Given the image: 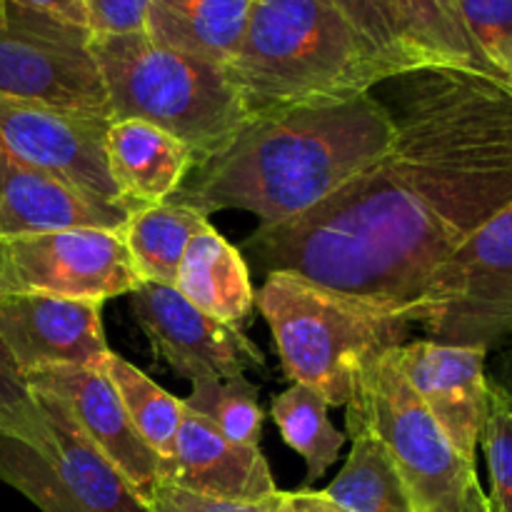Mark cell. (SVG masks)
<instances>
[{
	"label": "cell",
	"mask_w": 512,
	"mask_h": 512,
	"mask_svg": "<svg viewBox=\"0 0 512 512\" xmlns=\"http://www.w3.org/2000/svg\"><path fill=\"white\" fill-rule=\"evenodd\" d=\"M173 288L200 313L240 330L255 308V288L243 250L230 245L213 225H205L190 240Z\"/></svg>",
	"instance_id": "obj_19"
},
{
	"label": "cell",
	"mask_w": 512,
	"mask_h": 512,
	"mask_svg": "<svg viewBox=\"0 0 512 512\" xmlns=\"http://www.w3.org/2000/svg\"><path fill=\"white\" fill-rule=\"evenodd\" d=\"M333 5L395 73L430 68L410 43L395 0H333Z\"/></svg>",
	"instance_id": "obj_27"
},
{
	"label": "cell",
	"mask_w": 512,
	"mask_h": 512,
	"mask_svg": "<svg viewBox=\"0 0 512 512\" xmlns=\"http://www.w3.org/2000/svg\"><path fill=\"white\" fill-rule=\"evenodd\" d=\"M0 435L23 440L35 450H45L50 445V428L43 410L3 340H0Z\"/></svg>",
	"instance_id": "obj_29"
},
{
	"label": "cell",
	"mask_w": 512,
	"mask_h": 512,
	"mask_svg": "<svg viewBox=\"0 0 512 512\" xmlns=\"http://www.w3.org/2000/svg\"><path fill=\"white\" fill-rule=\"evenodd\" d=\"M428 340L498 348L512 335V203L475 230L425 285L410 313Z\"/></svg>",
	"instance_id": "obj_7"
},
{
	"label": "cell",
	"mask_w": 512,
	"mask_h": 512,
	"mask_svg": "<svg viewBox=\"0 0 512 512\" xmlns=\"http://www.w3.org/2000/svg\"><path fill=\"white\" fill-rule=\"evenodd\" d=\"M33 395L50 428V445L35 450L0 435V480L40 512H148L68 408L48 393Z\"/></svg>",
	"instance_id": "obj_9"
},
{
	"label": "cell",
	"mask_w": 512,
	"mask_h": 512,
	"mask_svg": "<svg viewBox=\"0 0 512 512\" xmlns=\"http://www.w3.org/2000/svg\"><path fill=\"white\" fill-rule=\"evenodd\" d=\"M348 438H353V450L323 493L348 512H415L383 443L370 433H353Z\"/></svg>",
	"instance_id": "obj_22"
},
{
	"label": "cell",
	"mask_w": 512,
	"mask_h": 512,
	"mask_svg": "<svg viewBox=\"0 0 512 512\" xmlns=\"http://www.w3.org/2000/svg\"><path fill=\"white\" fill-rule=\"evenodd\" d=\"M395 123L370 93L255 115L225 148L195 165L170 200L210 218L248 210L260 228L298 220L393 145Z\"/></svg>",
	"instance_id": "obj_2"
},
{
	"label": "cell",
	"mask_w": 512,
	"mask_h": 512,
	"mask_svg": "<svg viewBox=\"0 0 512 512\" xmlns=\"http://www.w3.org/2000/svg\"><path fill=\"white\" fill-rule=\"evenodd\" d=\"M395 5L410 43L425 63L475 70L503 80L470 38L460 0H395Z\"/></svg>",
	"instance_id": "obj_24"
},
{
	"label": "cell",
	"mask_w": 512,
	"mask_h": 512,
	"mask_svg": "<svg viewBox=\"0 0 512 512\" xmlns=\"http://www.w3.org/2000/svg\"><path fill=\"white\" fill-rule=\"evenodd\" d=\"M433 512H493V510H490V500H488V495H485V498L475 500V503L465 505V508H460V510H433Z\"/></svg>",
	"instance_id": "obj_36"
},
{
	"label": "cell",
	"mask_w": 512,
	"mask_h": 512,
	"mask_svg": "<svg viewBox=\"0 0 512 512\" xmlns=\"http://www.w3.org/2000/svg\"><path fill=\"white\" fill-rule=\"evenodd\" d=\"M285 512H348V510H343L338 503H333L323 490L303 488V490H295V493H288Z\"/></svg>",
	"instance_id": "obj_34"
},
{
	"label": "cell",
	"mask_w": 512,
	"mask_h": 512,
	"mask_svg": "<svg viewBox=\"0 0 512 512\" xmlns=\"http://www.w3.org/2000/svg\"><path fill=\"white\" fill-rule=\"evenodd\" d=\"M13 3L25 5V8H33L38 10V13L53 15V18L65 20V23L88 28V10H85V0H13Z\"/></svg>",
	"instance_id": "obj_33"
},
{
	"label": "cell",
	"mask_w": 512,
	"mask_h": 512,
	"mask_svg": "<svg viewBox=\"0 0 512 512\" xmlns=\"http://www.w3.org/2000/svg\"><path fill=\"white\" fill-rule=\"evenodd\" d=\"M103 373L118 390L140 438L158 458L160 480H165L173 470L175 445H178V430L183 420V400L160 388L153 378H148L143 370L130 365L118 353H110Z\"/></svg>",
	"instance_id": "obj_23"
},
{
	"label": "cell",
	"mask_w": 512,
	"mask_h": 512,
	"mask_svg": "<svg viewBox=\"0 0 512 512\" xmlns=\"http://www.w3.org/2000/svg\"><path fill=\"white\" fill-rule=\"evenodd\" d=\"M460 13L473 43L505 80L512 55V0H460Z\"/></svg>",
	"instance_id": "obj_30"
},
{
	"label": "cell",
	"mask_w": 512,
	"mask_h": 512,
	"mask_svg": "<svg viewBox=\"0 0 512 512\" xmlns=\"http://www.w3.org/2000/svg\"><path fill=\"white\" fill-rule=\"evenodd\" d=\"M328 408L318 390L300 383H293L270 403V418L278 425L285 445L305 460L308 485L333 468L348 440V435L330 423Z\"/></svg>",
	"instance_id": "obj_25"
},
{
	"label": "cell",
	"mask_w": 512,
	"mask_h": 512,
	"mask_svg": "<svg viewBox=\"0 0 512 512\" xmlns=\"http://www.w3.org/2000/svg\"><path fill=\"white\" fill-rule=\"evenodd\" d=\"M88 28L95 38L103 35L145 33L150 0H85Z\"/></svg>",
	"instance_id": "obj_32"
},
{
	"label": "cell",
	"mask_w": 512,
	"mask_h": 512,
	"mask_svg": "<svg viewBox=\"0 0 512 512\" xmlns=\"http://www.w3.org/2000/svg\"><path fill=\"white\" fill-rule=\"evenodd\" d=\"M395 350V348H393ZM393 350L363 370L348 408V435L370 433L398 468L415 512L460 510L485 498L475 463L450 445L400 373Z\"/></svg>",
	"instance_id": "obj_6"
},
{
	"label": "cell",
	"mask_w": 512,
	"mask_h": 512,
	"mask_svg": "<svg viewBox=\"0 0 512 512\" xmlns=\"http://www.w3.org/2000/svg\"><path fill=\"white\" fill-rule=\"evenodd\" d=\"M0 95L113 118L93 33L13 0L0 10Z\"/></svg>",
	"instance_id": "obj_8"
},
{
	"label": "cell",
	"mask_w": 512,
	"mask_h": 512,
	"mask_svg": "<svg viewBox=\"0 0 512 512\" xmlns=\"http://www.w3.org/2000/svg\"><path fill=\"white\" fill-rule=\"evenodd\" d=\"M110 123L113 118L0 95V143L8 153L55 175L88 198L125 208L108 170L105 138Z\"/></svg>",
	"instance_id": "obj_11"
},
{
	"label": "cell",
	"mask_w": 512,
	"mask_h": 512,
	"mask_svg": "<svg viewBox=\"0 0 512 512\" xmlns=\"http://www.w3.org/2000/svg\"><path fill=\"white\" fill-rule=\"evenodd\" d=\"M130 210L100 203L23 163L0 143V240L68 228L123 230Z\"/></svg>",
	"instance_id": "obj_16"
},
{
	"label": "cell",
	"mask_w": 512,
	"mask_h": 512,
	"mask_svg": "<svg viewBox=\"0 0 512 512\" xmlns=\"http://www.w3.org/2000/svg\"><path fill=\"white\" fill-rule=\"evenodd\" d=\"M30 390L48 393L68 408L85 438L100 450L105 460L128 483L135 498L148 508L155 485L160 483V463L140 438L118 390L100 368H55L33 370L25 375Z\"/></svg>",
	"instance_id": "obj_13"
},
{
	"label": "cell",
	"mask_w": 512,
	"mask_h": 512,
	"mask_svg": "<svg viewBox=\"0 0 512 512\" xmlns=\"http://www.w3.org/2000/svg\"><path fill=\"white\" fill-rule=\"evenodd\" d=\"M168 483L225 500H260L278 493L260 445H238L203 415L183 405Z\"/></svg>",
	"instance_id": "obj_17"
},
{
	"label": "cell",
	"mask_w": 512,
	"mask_h": 512,
	"mask_svg": "<svg viewBox=\"0 0 512 512\" xmlns=\"http://www.w3.org/2000/svg\"><path fill=\"white\" fill-rule=\"evenodd\" d=\"M393 358L450 445L475 463L488 410V350L413 340L398 345Z\"/></svg>",
	"instance_id": "obj_15"
},
{
	"label": "cell",
	"mask_w": 512,
	"mask_h": 512,
	"mask_svg": "<svg viewBox=\"0 0 512 512\" xmlns=\"http://www.w3.org/2000/svg\"><path fill=\"white\" fill-rule=\"evenodd\" d=\"M490 380H495L500 388H505L512 395V335L508 340V348H505L503 358H500L498 370H495V378H490Z\"/></svg>",
	"instance_id": "obj_35"
},
{
	"label": "cell",
	"mask_w": 512,
	"mask_h": 512,
	"mask_svg": "<svg viewBox=\"0 0 512 512\" xmlns=\"http://www.w3.org/2000/svg\"><path fill=\"white\" fill-rule=\"evenodd\" d=\"M505 83L512 88V55L508 58V63H505Z\"/></svg>",
	"instance_id": "obj_37"
},
{
	"label": "cell",
	"mask_w": 512,
	"mask_h": 512,
	"mask_svg": "<svg viewBox=\"0 0 512 512\" xmlns=\"http://www.w3.org/2000/svg\"><path fill=\"white\" fill-rule=\"evenodd\" d=\"M113 120L135 118L165 130L195 165L230 143L250 120L225 68L153 43L145 33L93 35Z\"/></svg>",
	"instance_id": "obj_5"
},
{
	"label": "cell",
	"mask_w": 512,
	"mask_h": 512,
	"mask_svg": "<svg viewBox=\"0 0 512 512\" xmlns=\"http://www.w3.org/2000/svg\"><path fill=\"white\" fill-rule=\"evenodd\" d=\"M480 445L488 460L490 510L512 512V395L490 378Z\"/></svg>",
	"instance_id": "obj_28"
},
{
	"label": "cell",
	"mask_w": 512,
	"mask_h": 512,
	"mask_svg": "<svg viewBox=\"0 0 512 512\" xmlns=\"http://www.w3.org/2000/svg\"><path fill=\"white\" fill-rule=\"evenodd\" d=\"M140 283L120 230L68 228L0 240V295L38 293L103 305Z\"/></svg>",
	"instance_id": "obj_10"
},
{
	"label": "cell",
	"mask_w": 512,
	"mask_h": 512,
	"mask_svg": "<svg viewBox=\"0 0 512 512\" xmlns=\"http://www.w3.org/2000/svg\"><path fill=\"white\" fill-rule=\"evenodd\" d=\"M3 3H5V0H0V10H3Z\"/></svg>",
	"instance_id": "obj_38"
},
{
	"label": "cell",
	"mask_w": 512,
	"mask_h": 512,
	"mask_svg": "<svg viewBox=\"0 0 512 512\" xmlns=\"http://www.w3.org/2000/svg\"><path fill=\"white\" fill-rule=\"evenodd\" d=\"M108 170L130 213L173 198L195 168L193 150L155 125L113 120L105 138Z\"/></svg>",
	"instance_id": "obj_18"
},
{
	"label": "cell",
	"mask_w": 512,
	"mask_h": 512,
	"mask_svg": "<svg viewBox=\"0 0 512 512\" xmlns=\"http://www.w3.org/2000/svg\"><path fill=\"white\" fill-rule=\"evenodd\" d=\"M285 505H288V493L283 490L260 500H225L160 480L148 503V512H285Z\"/></svg>",
	"instance_id": "obj_31"
},
{
	"label": "cell",
	"mask_w": 512,
	"mask_h": 512,
	"mask_svg": "<svg viewBox=\"0 0 512 512\" xmlns=\"http://www.w3.org/2000/svg\"><path fill=\"white\" fill-rule=\"evenodd\" d=\"M380 88L393 145L310 213L255 230L243 250L263 275H300L410 323L430 275L512 203V88L448 65Z\"/></svg>",
	"instance_id": "obj_1"
},
{
	"label": "cell",
	"mask_w": 512,
	"mask_h": 512,
	"mask_svg": "<svg viewBox=\"0 0 512 512\" xmlns=\"http://www.w3.org/2000/svg\"><path fill=\"white\" fill-rule=\"evenodd\" d=\"M225 75L250 118L370 93L395 73L333 0H253Z\"/></svg>",
	"instance_id": "obj_3"
},
{
	"label": "cell",
	"mask_w": 512,
	"mask_h": 512,
	"mask_svg": "<svg viewBox=\"0 0 512 512\" xmlns=\"http://www.w3.org/2000/svg\"><path fill=\"white\" fill-rule=\"evenodd\" d=\"M253 0H150L145 35L163 48L225 68L233 60Z\"/></svg>",
	"instance_id": "obj_20"
},
{
	"label": "cell",
	"mask_w": 512,
	"mask_h": 512,
	"mask_svg": "<svg viewBox=\"0 0 512 512\" xmlns=\"http://www.w3.org/2000/svg\"><path fill=\"white\" fill-rule=\"evenodd\" d=\"M205 225H210L205 213L178 200H165L130 215L120 233L140 280L175 285L180 260Z\"/></svg>",
	"instance_id": "obj_21"
},
{
	"label": "cell",
	"mask_w": 512,
	"mask_h": 512,
	"mask_svg": "<svg viewBox=\"0 0 512 512\" xmlns=\"http://www.w3.org/2000/svg\"><path fill=\"white\" fill-rule=\"evenodd\" d=\"M0 340L23 375L55 365L103 370L113 353L103 305L38 293L0 295Z\"/></svg>",
	"instance_id": "obj_14"
},
{
	"label": "cell",
	"mask_w": 512,
	"mask_h": 512,
	"mask_svg": "<svg viewBox=\"0 0 512 512\" xmlns=\"http://www.w3.org/2000/svg\"><path fill=\"white\" fill-rule=\"evenodd\" d=\"M150 350L178 378H235L265 368V355L240 328L200 313L173 285L143 283L128 295Z\"/></svg>",
	"instance_id": "obj_12"
},
{
	"label": "cell",
	"mask_w": 512,
	"mask_h": 512,
	"mask_svg": "<svg viewBox=\"0 0 512 512\" xmlns=\"http://www.w3.org/2000/svg\"><path fill=\"white\" fill-rule=\"evenodd\" d=\"M255 308L270 325L285 378L318 390L330 408L348 405L363 370L413 328L393 310L293 273L265 275Z\"/></svg>",
	"instance_id": "obj_4"
},
{
	"label": "cell",
	"mask_w": 512,
	"mask_h": 512,
	"mask_svg": "<svg viewBox=\"0 0 512 512\" xmlns=\"http://www.w3.org/2000/svg\"><path fill=\"white\" fill-rule=\"evenodd\" d=\"M180 400L233 443L260 445L265 413L260 408L258 388L245 375L225 380L200 378L193 383V393Z\"/></svg>",
	"instance_id": "obj_26"
}]
</instances>
